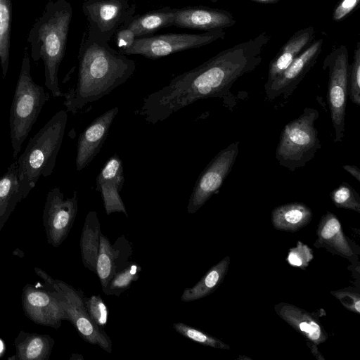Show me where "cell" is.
<instances>
[{
  "label": "cell",
  "mask_w": 360,
  "mask_h": 360,
  "mask_svg": "<svg viewBox=\"0 0 360 360\" xmlns=\"http://www.w3.org/2000/svg\"><path fill=\"white\" fill-rule=\"evenodd\" d=\"M330 197L337 207L360 213V196L348 183L340 184L330 192Z\"/></svg>",
  "instance_id": "30"
},
{
  "label": "cell",
  "mask_w": 360,
  "mask_h": 360,
  "mask_svg": "<svg viewBox=\"0 0 360 360\" xmlns=\"http://www.w3.org/2000/svg\"><path fill=\"white\" fill-rule=\"evenodd\" d=\"M172 326L178 333L200 345L215 349H230L227 344L217 338L182 322L174 323Z\"/></svg>",
  "instance_id": "29"
},
{
  "label": "cell",
  "mask_w": 360,
  "mask_h": 360,
  "mask_svg": "<svg viewBox=\"0 0 360 360\" xmlns=\"http://www.w3.org/2000/svg\"><path fill=\"white\" fill-rule=\"evenodd\" d=\"M239 141L220 150L199 175L188 200L187 212L195 213L221 187L238 154Z\"/></svg>",
  "instance_id": "10"
},
{
  "label": "cell",
  "mask_w": 360,
  "mask_h": 360,
  "mask_svg": "<svg viewBox=\"0 0 360 360\" xmlns=\"http://www.w3.org/2000/svg\"><path fill=\"white\" fill-rule=\"evenodd\" d=\"M348 95L351 101L360 105V42L356 44L353 61L349 67Z\"/></svg>",
  "instance_id": "32"
},
{
  "label": "cell",
  "mask_w": 360,
  "mask_h": 360,
  "mask_svg": "<svg viewBox=\"0 0 360 360\" xmlns=\"http://www.w3.org/2000/svg\"><path fill=\"white\" fill-rule=\"evenodd\" d=\"M312 211L304 203L291 202L275 207L271 222L277 230L295 232L306 226L312 219Z\"/></svg>",
  "instance_id": "21"
},
{
  "label": "cell",
  "mask_w": 360,
  "mask_h": 360,
  "mask_svg": "<svg viewBox=\"0 0 360 360\" xmlns=\"http://www.w3.org/2000/svg\"><path fill=\"white\" fill-rule=\"evenodd\" d=\"M3 349H4L3 343H2V342L0 340V354H1V352L3 351Z\"/></svg>",
  "instance_id": "42"
},
{
  "label": "cell",
  "mask_w": 360,
  "mask_h": 360,
  "mask_svg": "<svg viewBox=\"0 0 360 360\" xmlns=\"http://www.w3.org/2000/svg\"><path fill=\"white\" fill-rule=\"evenodd\" d=\"M307 345L310 349L311 353L318 360H324V357L321 355V352L318 350L316 345L314 342L307 340Z\"/></svg>",
  "instance_id": "40"
},
{
  "label": "cell",
  "mask_w": 360,
  "mask_h": 360,
  "mask_svg": "<svg viewBox=\"0 0 360 360\" xmlns=\"http://www.w3.org/2000/svg\"><path fill=\"white\" fill-rule=\"evenodd\" d=\"M319 117L316 109L305 108L298 117L284 127L275 154L281 167L295 172L315 157L321 147L315 126Z\"/></svg>",
  "instance_id": "6"
},
{
  "label": "cell",
  "mask_w": 360,
  "mask_h": 360,
  "mask_svg": "<svg viewBox=\"0 0 360 360\" xmlns=\"http://www.w3.org/2000/svg\"><path fill=\"white\" fill-rule=\"evenodd\" d=\"M49 96V94L32 77L30 56L25 47L10 109V136L14 158L20 153Z\"/></svg>",
  "instance_id": "5"
},
{
  "label": "cell",
  "mask_w": 360,
  "mask_h": 360,
  "mask_svg": "<svg viewBox=\"0 0 360 360\" xmlns=\"http://www.w3.org/2000/svg\"><path fill=\"white\" fill-rule=\"evenodd\" d=\"M132 253V244L124 235L118 237L112 245L108 238L101 233L96 274L102 290L106 287L112 276L127 265Z\"/></svg>",
  "instance_id": "16"
},
{
  "label": "cell",
  "mask_w": 360,
  "mask_h": 360,
  "mask_svg": "<svg viewBox=\"0 0 360 360\" xmlns=\"http://www.w3.org/2000/svg\"><path fill=\"white\" fill-rule=\"evenodd\" d=\"M101 225L96 211L87 214L80 238V250L84 266L96 274L100 247Z\"/></svg>",
  "instance_id": "23"
},
{
  "label": "cell",
  "mask_w": 360,
  "mask_h": 360,
  "mask_svg": "<svg viewBox=\"0 0 360 360\" xmlns=\"http://www.w3.org/2000/svg\"><path fill=\"white\" fill-rule=\"evenodd\" d=\"M77 193L74 191L70 198H64L58 187L50 190L46 197L44 219L48 226L51 241L60 245L68 236L75 219L78 204Z\"/></svg>",
  "instance_id": "13"
},
{
  "label": "cell",
  "mask_w": 360,
  "mask_h": 360,
  "mask_svg": "<svg viewBox=\"0 0 360 360\" xmlns=\"http://www.w3.org/2000/svg\"><path fill=\"white\" fill-rule=\"evenodd\" d=\"M75 85L63 94L67 112L75 115L87 104L101 99L124 83L136 70L135 62L101 42L83 35L78 53Z\"/></svg>",
  "instance_id": "2"
},
{
  "label": "cell",
  "mask_w": 360,
  "mask_h": 360,
  "mask_svg": "<svg viewBox=\"0 0 360 360\" xmlns=\"http://www.w3.org/2000/svg\"><path fill=\"white\" fill-rule=\"evenodd\" d=\"M82 8L89 22L88 35L96 41L108 42L134 15L136 6L128 0H83Z\"/></svg>",
  "instance_id": "9"
},
{
  "label": "cell",
  "mask_w": 360,
  "mask_h": 360,
  "mask_svg": "<svg viewBox=\"0 0 360 360\" xmlns=\"http://www.w3.org/2000/svg\"><path fill=\"white\" fill-rule=\"evenodd\" d=\"M173 8L165 6L142 15H133L123 25L132 31L136 37L153 36L158 30L172 26Z\"/></svg>",
  "instance_id": "22"
},
{
  "label": "cell",
  "mask_w": 360,
  "mask_h": 360,
  "mask_svg": "<svg viewBox=\"0 0 360 360\" xmlns=\"http://www.w3.org/2000/svg\"><path fill=\"white\" fill-rule=\"evenodd\" d=\"M311 249L301 241H297V245L290 249L287 261L290 265L305 269L313 259Z\"/></svg>",
  "instance_id": "34"
},
{
  "label": "cell",
  "mask_w": 360,
  "mask_h": 360,
  "mask_svg": "<svg viewBox=\"0 0 360 360\" xmlns=\"http://www.w3.org/2000/svg\"><path fill=\"white\" fill-rule=\"evenodd\" d=\"M96 190L99 191L103 201L105 212L108 215L112 212H122L128 217L125 205L120 195V191L115 186L101 183L97 184Z\"/></svg>",
  "instance_id": "31"
},
{
  "label": "cell",
  "mask_w": 360,
  "mask_h": 360,
  "mask_svg": "<svg viewBox=\"0 0 360 360\" xmlns=\"http://www.w3.org/2000/svg\"><path fill=\"white\" fill-rule=\"evenodd\" d=\"M360 0H340L336 5L332 18L340 21L347 17L359 4Z\"/></svg>",
  "instance_id": "37"
},
{
  "label": "cell",
  "mask_w": 360,
  "mask_h": 360,
  "mask_svg": "<svg viewBox=\"0 0 360 360\" xmlns=\"http://www.w3.org/2000/svg\"><path fill=\"white\" fill-rule=\"evenodd\" d=\"M116 43L120 49L119 51H122L129 48L134 41L136 37L132 31L122 26L115 33Z\"/></svg>",
  "instance_id": "38"
},
{
  "label": "cell",
  "mask_w": 360,
  "mask_h": 360,
  "mask_svg": "<svg viewBox=\"0 0 360 360\" xmlns=\"http://www.w3.org/2000/svg\"><path fill=\"white\" fill-rule=\"evenodd\" d=\"M317 236L314 244L316 248H324L351 262L354 260V252L343 233L338 218L333 213L328 211L321 217L318 224Z\"/></svg>",
  "instance_id": "19"
},
{
  "label": "cell",
  "mask_w": 360,
  "mask_h": 360,
  "mask_svg": "<svg viewBox=\"0 0 360 360\" xmlns=\"http://www.w3.org/2000/svg\"><path fill=\"white\" fill-rule=\"evenodd\" d=\"M323 42V39H314L281 74L271 83L264 85L266 100L274 101L279 98L287 99L292 94L315 65L321 53Z\"/></svg>",
  "instance_id": "12"
},
{
  "label": "cell",
  "mask_w": 360,
  "mask_h": 360,
  "mask_svg": "<svg viewBox=\"0 0 360 360\" xmlns=\"http://www.w3.org/2000/svg\"><path fill=\"white\" fill-rule=\"evenodd\" d=\"M342 167L359 182H360V170L356 165H345Z\"/></svg>",
  "instance_id": "39"
},
{
  "label": "cell",
  "mask_w": 360,
  "mask_h": 360,
  "mask_svg": "<svg viewBox=\"0 0 360 360\" xmlns=\"http://www.w3.org/2000/svg\"><path fill=\"white\" fill-rule=\"evenodd\" d=\"M224 30L207 31L201 34L168 33L136 38L127 49L118 51L123 55H140L149 59H158L170 54L199 48L224 39Z\"/></svg>",
  "instance_id": "8"
},
{
  "label": "cell",
  "mask_w": 360,
  "mask_h": 360,
  "mask_svg": "<svg viewBox=\"0 0 360 360\" xmlns=\"http://www.w3.org/2000/svg\"><path fill=\"white\" fill-rule=\"evenodd\" d=\"M68 122V112L60 110L30 139L17 160L18 175L23 198L41 176H50L55 167Z\"/></svg>",
  "instance_id": "4"
},
{
  "label": "cell",
  "mask_w": 360,
  "mask_h": 360,
  "mask_svg": "<svg viewBox=\"0 0 360 360\" xmlns=\"http://www.w3.org/2000/svg\"><path fill=\"white\" fill-rule=\"evenodd\" d=\"M57 290L67 319L72 323L80 336L87 342L98 345L104 351L111 353L112 341L104 330L90 318L82 292L63 283H58Z\"/></svg>",
  "instance_id": "11"
},
{
  "label": "cell",
  "mask_w": 360,
  "mask_h": 360,
  "mask_svg": "<svg viewBox=\"0 0 360 360\" xmlns=\"http://www.w3.org/2000/svg\"><path fill=\"white\" fill-rule=\"evenodd\" d=\"M254 2L260 3V4H276L280 0H250Z\"/></svg>",
  "instance_id": "41"
},
{
  "label": "cell",
  "mask_w": 360,
  "mask_h": 360,
  "mask_svg": "<svg viewBox=\"0 0 360 360\" xmlns=\"http://www.w3.org/2000/svg\"><path fill=\"white\" fill-rule=\"evenodd\" d=\"M118 112L117 107L107 110L94 119L80 134L77 141L75 160L77 172L87 167L99 153Z\"/></svg>",
  "instance_id": "14"
},
{
  "label": "cell",
  "mask_w": 360,
  "mask_h": 360,
  "mask_svg": "<svg viewBox=\"0 0 360 360\" xmlns=\"http://www.w3.org/2000/svg\"><path fill=\"white\" fill-rule=\"evenodd\" d=\"M141 271V267L138 263L129 261L112 276L103 292L106 295H120L139 279Z\"/></svg>",
  "instance_id": "27"
},
{
  "label": "cell",
  "mask_w": 360,
  "mask_h": 360,
  "mask_svg": "<svg viewBox=\"0 0 360 360\" xmlns=\"http://www.w3.org/2000/svg\"><path fill=\"white\" fill-rule=\"evenodd\" d=\"M270 39V35L262 32L177 75L160 90L144 97L138 115L155 124L186 106L208 98L221 99L224 105L232 110L237 101L231 89L240 77L261 63L262 51Z\"/></svg>",
  "instance_id": "1"
},
{
  "label": "cell",
  "mask_w": 360,
  "mask_h": 360,
  "mask_svg": "<svg viewBox=\"0 0 360 360\" xmlns=\"http://www.w3.org/2000/svg\"><path fill=\"white\" fill-rule=\"evenodd\" d=\"M122 161L117 154L112 155L103 165L96 178V184L105 183L122 190L124 184Z\"/></svg>",
  "instance_id": "28"
},
{
  "label": "cell",
  "mask_w": 360,
  "mask_h": 360,
  "mask_svg": "<svg viewBox=\"0 0 360 360\" xmlns=\"http://www.w3.org/2000/svg\"><path fill=\"white\" fill-rule=\"evenodd\" d=\"M72 18V8L67 0H50L27 36L30 56L35 62L42 60L44 84L55 98L63 96L58 75L66 49Z\"/></svg>",
  "instance_id": "3"
},
{
  "label": "cell",
  "mask_w": 360,
  "mask_h": 360,
  "mask_svg": "<svg viewBox=\"0 0 360 360\" xmlns=\"http://www.w3.org/2000/svg\"><path fill=\"white\" fill-rule=\"evenodd\" d=\"M85 307L91 320L104 329L108 321V309L101 295H92L85 299Z\"/></svg>",
  "instance_id": "33"
},
{
  "label": "cell",
  "mask_w": 360,
  "mask_h": 360,
  "mask_svg": "<svg viewBox=\"0 0 360 360\" xmlns=\"http://www.w3.org/2000/svg\"><path fill=\"white\" fill-rule=\"evenodd\" d=\"M315 30L309 26L296 32L273 58L269 64L267 81L271 83L281 74L290 64L314 40Z\"/></svg>",
  "instance_id": "20"
},
{
  "label": "cell",
  "mask_w": 360,
  "mask_h": 360,
  "mask_svg": "<svg viewBox=\"0 0 360 360\" xmlns=\"http://www.w3.org/2000/svg\"><path fill=\"white\" fill-rule=\"evenodd\" d=\"M330 293L336 297L341 304L349 311L360 313V294L354 288L348 287Z\"/></svg>",
  "instance_id": "35"
},
{
  "label": "cell",
  "mask_w": 360,
  "mask_h": 360,
  "mask_svg": "<svg viewBox=\"0 0 360 360\" xmlns=\"http://www.w3.org/2000/svg\"><path fill=\"white\" fill-rule=\"evenodd\" d=\"M11 20V0H0V65L4 78L9 65Z\"/></svg>",
  "instance_id": "26"
},
{
  "label": "cell",
  "mask_w": 360,
  "mask_h": 360,
  "mask_svg": "<svg viewBox=\"0 0 360 360\" xmlns=\"http://www.w3.org/2000/svg\"><path fill=\"white\" fill-rule=\"evenodd\" d=\"M23 198L18 175V162H13L0 177V217Z\"/></svg>",
  "instance_id": "25"
},
{
  "label": "cell",
  "mask_w": 360,
  "mask_h": 360,
  "mask_svg": "<svg viewBox=\"0 0 360 360\" xmlns=\"http://www.w3.org/2000/svg\"><path fill=\"white\" fill-rule=\"evenodd\" d=\"M230 262V257L226 256L210 268L194 286L186 288L183 291L181 300L195 301L212 294L224 281L228 272Z\"/></svg>",
  "instance_id": "24"
},
{
  "label": "cell",
  "mask_w": 360,
  "mask_h": 360,
  "mask_svg": "<svg viewBox=\"0 0 360 360\" xmlns=\"http://www.w3.org/2000/svg\"><path fill=\"white\" fill-rule=\"evenodd\" d=\"M275 311L307 340L318 345L328 339V334L316 315L295 305L281 302L275 305Z\"/></svg>",
  "instance_id": "18"
},
{
  "label": "cell",
  "mask_w": 360,
  "mask_h": 360,
  "mask_svg": "<svg viewBox=\"0 0 360 360\" xmlns=\"http://www.w3.org/2000/svg\"><path fill=\"white\" fill-rule=\"evenodd\" d=\"M23 304L27 314L37 323L58 327L63 319H68L60 297H53L41 290H27Z\"/></svg>",
  "instance_id": "17"
},
{
  "label": "cell",
  "mask_w": 360,
  "mask_h": 360,
  "mask_svg": "<svg viewBox=\"0 0 360 360\" xmlns=\"http://www.w3.org/2000/svg\"><path fill=\"white\" fill-rule=\"evenodd\" d=\"M349 67V53L345 45L333 49L323 63V69L328 71L327 100L335 143L341 142L345 136Z\"/></svg>",
  "instance_id": "7"
},
{
  "label": "cell",
  "mask_w": 360,
  "mask_h": 360,
  "mask_svg": "<svg viewBox=\"0 0 360 360\" xmlns=\"http://www.w3.org/2000/svg\"><path fill=\"white\" fill-rule=\"evenodd\" d=\"M46 342L41 337H33L20 349L22 358L25 359H39L45 354Z\"/></svg>",
  "instance_id": "36"
},
{
  "label": "cell",
  "mask_w": 360,
  "mask_h": 360,
  "mask_svg": "<svg viewBox=\"0 0 360 360\" xmlns=\"http://www.w3.org/2000/svg\"><path fill=\"white\" fill-rule=\"evenodd\" d=\"M172 26L212 31L224 30L236 24L232 14L223 9L202 6L173 8Z\"/></svg>",
  "instance_id": "15"
}]
</instances>
